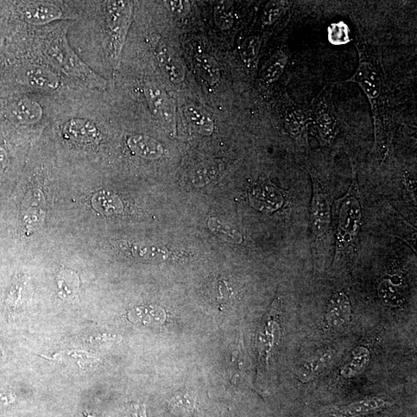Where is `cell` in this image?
<instances>
[{"instance_id": "cell-1", "label": "cell", "mask_w": 417, "mask_h": 417, "mask_svg": "<svg viewBox=\"0 0 417 417\" xmlns=\"http://www.w3.org/2000/svg\"><path fill=\"white\" fill-rule=\"evenodd\" d=\"M65 28L64 25H56L53 29L43 31L38 37L43 58L67 78L94 89H105L106 81L88 67L70 46Z\"/></svg>"}, {"instance_id": "cell-2", "label": "cell", "mask_w": 417, "mask_h": 417, "mask_svg": "<svg viewBox=\"0 0 417 417\" xmlns=\"http://www.w3.org/2000/svg\"><path fill=\"white\" fill-rule=\"evenodd\" d=\"M333 220L336 231V260L355 242L363 220V206L356 177L343 197L333 206Z\"/></svg>"}, {"instance_id": "cell-3", "label": "cell", "mask_w": 417, "mask_h": 417, "mask_svg": "<svg viewBox=\"0 0 417 417\" xmlns=\"http://www.w3.org/2000/svg\"><path fill=\"white\" fill-rule=\"evenodd\" d=\"M281 313V301L276 298L262 320L257 333L258 370L257 382L264 383L268 377L271 354L280 337L279 318Z\"/></svg>"}, {"instance_id": "cell-4", "label": "cell", "mask_w": 417, "mask_h": 417, "mask_svg": "<svg viewBox=\"0 0 417 417\" xmlns=\"http://www.w3.org/2000/svg\"><path fill=\"white\" fill-rule=\"evenodd\" d=\"M107 33L109 34L111 58L116 65L122 52L131 20L132 3L129 1L105 2Z\"/></svg>"}, {"instance_id": "cell-5", "label": "cell", "mask_w": 417, "mask_h": 417, "mask_svg": "<svg viewBox=\"0 0 417 417\" xmlns=\"http://www.w3.org/2000/svg\"><path fill=\"white\" fill-rule=\"evenodd\" d=\"M62 132L67 141L81 149H94L100 140L97 125L88 118H74L68 120L63 126Z\"/></svg>"}, {"instance_id": "cell-6", "label": "cell", "mask_w": 417, "mask_h": 417, "mask_svg": "<svg viewBox=\"0 0 417 417\" xmlns=\"http://www.w3.org/2000/svg\"><path fill=\"white\" fill-rule=\"evenodd\" d=\"M394 404L392 398L385 395L366 397L347 405L334 407L330 414L334 417H362L374 414Z\"/></svg>"}, {"instance_id": "cell-7", "label": "cell", "mask_w": 417, "mask_h": 417, "mask_svg": "<svg viewBox=\"0 0 417 417\" xmlns=\"http://www.w3.org/2000/svg\"><path fill=\"white\" fill-rule=\"evenodd\" d=\"M311 226L314 237L325 235L331 223V207L328 195L317 182H314V194L310 211Z\"/></svg>"}, {"instance_id": "cell-8", "label": "cell", "mask_w": 417, "mask_h": 417, "mask_svg": "<svg viewBox=\"0 0 417 417\" xmlns=\"http://www.w3.org/2000/svg\"><path fill=\"white\" fill-rule=\"evenodd\" d=\"M145 97L155 116L169 130L175 129V107L172 99L161 88L153 85L145 87Z\"/></svg>"}, {"instance_id": "cell-9", "label": "cell", "mask_w": 417, "mask_h": 417, "mask_svg": "<svg viewBox=\"0 0 417 417\" xmlns=\"http://www.w3.org/2000/svg\"><path fill=\"white\" fill-rule=\"evenodd\" d=\"M22 15L28 23L41 26L65 19L58 5L49 2H28L22 8Z\"/></svg>"}, {"instance_id": "cell-10", "label": "cell", "mask_w": 417, "mask_h": 417, "mask_svg": "<svg viewBox=\"0 0 417 417\" xmlns=\"http://www.w3.org/2000/svg\"><path fill=\"white\" fill-rule=\"evenodd\" d=\"M22 79L34 90L52 92L60 86L58 76L42 65H34L25 69Z\"/></svg>"}, {"instance_id": "cell-11", "label": "cell", "mask_w": 417, "mask_h": 417, "mask_svg": "<svg viewBox=\"0 0 417 417\" xmlns=\"http://www.w3.org/2000/svg\"><path fill=\"white\" fill-rule=\"evenodd\" d=\"M250 200L253 205L264 211H275L284 203L281 193L269 182H259L253 188Z\"/></svg>"}, {"instance_id": "cell-12", "label": "cell", "mask_w": 417, "mask_h": 417, "mask_svg": "<svg viewBox=\"0 0 417 417\" xmlns=\"http://www.w3.org/2000/svg\"><path fill=\"white\" fill-rule=\"evenodd\" d=\"M52 359L78 372H87L102 363L100 358L81 350H65L54 354Z\"/></svg>"}, {"instance_id": "cell-13", "label": "cell", "mask_w": 417, "mask_h": 417, "mask_svg": "<svg viewBox=\"0 0 417 417\" xmlns=\"http://www.w3.org/2000/svg\"><path fill=\"white\" fill-rule=\"evenodd\" d=\"M351 314V303L347 295L343 292L334 294L328 303L325 314L328 326L339 328L345 325L350 321Z\"/></svg>"}, {"instance_id": "cell-14", "label": "cell", "mask_w": 417, "mask_h": 417, "mask_svg": "<svg viewBox=\"0 0 417 417\" xmlns=\"http://www.w3.org/2000/svg\"><path fill=\"white\" fill-rule=\"evenodd\" d=\"M155 55L158 64L170 81L179 84L185 79L184 69L165 44H158L155 48Z\"/></svg>"}, {"instance_id": "cell-15", "label": "cell", "mask_w": 417, "mask_h": 417, "mask_svg": "<svg viewBox=\"0 0 417 417\" xmlns=\"http://www.w3.org/2000/svg\"><path fill=\"white\" fill-rule=\"evenodd\" d=\"M354 81L361 86L363 91L371 99L380 96L382 90V81L377 70L369 62L360 64Z\"/></svg>"}, {"instance_id": "cell-16", "label": "cell", "mask_w": 417, "mask_h": 417, "mask_svg": "<svg viewBox=\"0 0 417 417\" xmlns=\"http://www.w3.org/2000/svg\"><path fill=\"white\" fill-rule=\"evenodd\" d=\"M131 323L142 326H160L165 323L167 313L160 306L149 305L131 308L128 313Z\"/></svg>"}, {"instance_id": "cell-17", "label": "cell", "mask_w": 417, "mask_h": 417, "mask_svg": "<svg viewBox=\"0 0 417 417\" xmlns=\"http://www.w3.org/2000/svg\"><path fill=\"white\" fill-rule=\"evenodd\" d=\"M128 145L135 154L147 160H157L163 153L162 145L156 139L143 135H136L129 138Z\"/></svg>"}, {"instance_id": "cell-18", "label": "cell", "mask_w": 417, "mask_h": 417, "mask_svg": "<svg viewBox=\"0 0 417 417\" xmlns=\"http://www.w3.org/2000/svg\"><path fill=\"white\" fill-rule=\"evenodd\" d=\"M167 406L169 412L177 417L197 416V398L191 392H179L168 401Z\"/></svg>"}, {"instance_id": "cell-19", "label": "cell", "mask_w": 417, "mask_h": 417, "mask_svg": "<svg viewBox=\"0 0 417 417\" xmlns=\"http://www.w3.org/2000/svg\"><path fill=\"white\" fill-rule=\"evenodd\" d=\"M187 121L200 134L210 136L214 129V123L208 114L200 107L188 105L183 109Z\"/></svg>"}, {"instance_id": "cell-20", "label": "cell", "mask_w": 417, "mask_h": 417, "mask_svg": "<svg viewBox=\"0 0 417 417\" xmlns=\"http://www.w3.org/2000/svg\"><path fill=\"white\" fill-rule=\"evenodd\" d=\"M370 362V351L363 346H358L353 350L350 361L343 366L341 375L349 378L362 374Z\"/></svg>"}, {"instance_id": "cell-21", "label": "cell", "mask_w": 417, "mask_h": 417, "mask_svg": "<svg viewBox=\"0 0 417 417\" xmlns=\"http://www.w3.org/2000/svg\"><path fill=\"white\" fill-rule=\"evenodd\" d=\"M131 252L135 257L145 261L167 260L169 252L166 248L153 243L138 242L131 246Z\"/></svg>"}, {"instance_id": "cell-22", "label": "cell", "mask_w": 417, "mask_h": 417, "mask_svg": "<svg viewBox=\"0 0 417 417\" xmlns=\"http://www.w3.org/2000/svg\"><path fill=\"white\" fill-rule=\"evenodd\" d=\"M195 68L197 73L210 85L217 84L220 78L218 63L213 56L203 54L195 56Z\"/></svg>"}, {"instance_id": "cell-23", "label": "cell", "mask_w": 417, "mask_h": 417, "mask_svg": "<svg viewBox=\"0 0 417 417\" xmlns=\"http://www.w3.org/2000/svg\"><path fill=\"white\" fill-rule=\"evenodd\" d=\"M17 121L22 124H34L40 122L42 117V110L39 105L34 100L24 99L16 105L12 111Z\"/></svg>"}, {"instance_id": "cell-24", "label": "cell", "mask_w": 417, "mask_h": 417, "mask_svg": "<svg viewBox=\"0 0 417 417\" xmlns=\"http://www.w3.org/2000/svg\"><path fill=\"white\" fill-rule=\"evenodd\" d=\"M92 204L94 208L104 215L118 214L122 211V204L117 195L110 192H99L92 200Z\"/></svg>"}, {"instance_id": "cell-25", "label": "cell", "mask_w": 417, "mask_h": 417, "mask_svg": "<svg viewBox=\"0 0 417 417\" xmlns=\"http://www.w3.org/2000/svg\"><path fill=\"white\" fill-rule=\"evenodd\" d=\"M288 58L282 52H276L265 63L261 70V78L267 83H271L281 77L286 68Z\"/></svg>"}, {"instance_id": "cell-26", "label": "cell", "mask_w": 417, "mask_h": 417, "mask_svg": "<svg viewBox=\"0 0 417 417\" xmlns=\"http://www.w3.org/2000/svg\"><path fill=\"white\" fill-rule=\"evenodd\" d=\"M378 293L383 303L388 306H400L404 298L402 288L390 280H384L380 284Z\"/></svg>"}, {"instance_id": "cell-27", "label": "cell", "mask_w": 417, "mask_h": 417, "mask_svg": "<svg viewBox=\"0 0 417 417\" xmlns=\"http://www.w3.org/2000/svg\"><path fill=\"white\" fill-rule=\"evenodd\" d=\"M31 204L28 206L25 220L29 225L34 227L40 226L45 218V204L43 195L39 191H34V195L30 199Z\"/></svg>"}, {"instance_id": "cell-28", "label": "cell", "mask_w": 417, "mask_h": 417, "mask_svg": "<svg viewBox=\"0 0 417 417\" xmlns=\"http://www.w3.org/2000/svg\"><path fill=\"white\" fill-rule=\"evenodd\" d=\"M330 354H321V355L316 356L312 359H308L307 362L302 365L298 372V374L301 381H310L312 378L316 374L322 365L328 362L330 359Z\"/></svg>"}, {"instance_id": "cell-29", "label": "cell", "mask_w": 417, "mask_h": 417, "mask_svg": "<svg viewBox=\"0 0 417 417\" xmlns=\"http://www.w3.org/2000/svg\"><path fill=\"white\" fill-rule=\"evenodd\" d=\"M214 21L221 30H229L235 22L233 10L229 2L218 3L214 10Z\"/></svg>"}, {"instance_id": "cell-30", "label": "cell", "mask_w": 417, "mask_h": 417, "mask_svg": "<svg viewBox=\"0 0 417 417\" xmlns=\"http://www.w3.org/2000/svg\"><path fill=\"white\" fill-rule=\"evenodd\" d=\"M260 49V38L252 36L246 38L242 43L241 49H239V54H241L242 60L246 64H249V63L254 61L257 58Z\"/></svg>"}, {"instance_id": "cell-31", "label": "cell", "mask_w": 417, "mask_h": 417, "mask_svg": "<svg viewBox=\"0 0 417 417\" xmlns=\"http://www.w3.org/2000/svg\"><path fill=\"white\" fill-rule=\"evenodd\" d=\"M286 2L284 1H270L269 2L263 12L262 22L265 25H271L279 18L284 10H286Z\"/></svg>"}, {"instance_id": "cell-32", "label": "cell", "mask_w": 417, "mask_h": 417, "mask_svg": "<svg viewBox=\"0 0 417 417\" xmlns=\"http://www.w3.org/2000/svg\"><path fill=\"white\" fill-rule=\"evenodd\" d=\"M24 290L23 283L14 284L6 301V310L9 312H15L21 309L23 304V295Z\"/></svg>"}, {"instance_id": "cell-33", "label": "cell", "mask_w": 417, "mask_h": 417, "mask_svg": "<svg viewBox=\"0 0 417 417\" xmlns=\"http://www.w3.org/2000/svg\"><path fill=\"white\" fill-rule=\"evenodd\" d=\"M318 124L321 133L325 138H331L334 133V118L330 111L323 107L321 109L318 115Z\"/></svg>"}, {"instance_id": "cell-34", "label": "cell", "mask_w": 417, "mask_h": 417, "mask_svg": "<svg viewBox=\"0 0 417 417\" xmlns=\"http://www.w3.org/2000/svg\"><path fill=\"white\" fill-rule=\"evenodd\" d=\"M120 339L121 338L116 336V334L103 333L93 334V336L87 338L85 341L94 347H105L117 343Z\"/></svg>"}, {"instance_id": "cell-35", "label": "cell", "mask_w": 417, "mask_h": 417, "mask_svg": "<svg viewBox=\"0 0 417 417\" xmlns=\"http://www.w3.org/2000/svg\"><path fill=\"white\" fill-rule=\"evenodd\" d=\"M210 228L216 232L217 235H220L223 237L232 239L233 242H237L236 239L239 238L237 232L227 226L220 224L217 220L211 219L208 222Z\"/></svg>"}, {"instance_id": "cell-36", "label": "cell", "mask_w": 417, "mask_h": 417, "mask_svg": "<svg viewBox=\"0 0 417 417\" xmlns=\"http://www.w3.org/2000/svg\"><path fill=\"white\" fill-rule=\"evenodd\" d=\"M167 5L175 15L184 16L191 10V4L186 1H169Z\"/></svg>"}, {"instance_id": "cell-37", "label": "cell", "mask_w": 417, "mask_h": 417, "mask_svg": "<svg viewBox=\"0 0 417 417\" xmlns=\"http://www.w3.org/2000/svg\"><path fill=\"white\" fill-rule=\"evenodd\" d=\"M16 401L14 394L10 393H0V407L9 406Z\"/></svg>"}, {"instance_id": "cell-38", "label": "cell", "mask_w": 417, "mask_h": 417, "mask_svg": "<svg viewBox=\"0 0 417 417\" xmlns=\"http://www.w3.org/2000/svg\"><path fill=\"white\" fill-rule=\"evenodd\" d=\"M8 156L6 154L5 149L0 147V174H2L8 167Z\"/></svg>"}, {"instance_id": "cell-39", "label": "cell", "mask_w": 417, "mask_h": 417, "mask_svg": "<svg viewBox=\"0 0 417 417\" xmlns=\"http://www.w3.org/2000/svg\"><path fill=\"white\" fill-rule=\"evenodd\" d=\"M136 416L137 417H148L147 413V407L145 404H140L136 407Z\"/></svg>"}, {"instance_id": "cell-40", "label": "cell", "mask_w": 417, "mask_h": 417, "mask_svg": "<svg viewBox=\"0 0 417 417\" xmlns=\"http://www.w3.org/2000/svg\"><path fill=\"white\" fill-rule=\"evenodd\" d=\"M87 417H98V416H92V415H88Z\"/></svg>"}]
</instances>
